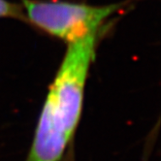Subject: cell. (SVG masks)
Instances as JSON below:
<instances>
[{
    "mask_svg": "<svg viewBox=\"0 0 161 161\" xmlns=\"http://www.w3.org/2000/svg\"><path fill=\"white\" fill-rule=\"evenodd\" d=\"M101 34L67 44L46 96L25 161H60L82 116L85 87Z\"/></svg>",
    "mask_w": 161,
    "mask_h": 161,
    "instance_id": "obj_1",
    "label": "cell"
},
{
    "mask_svg": "<svg viewBox=\"0 0 161 161\" xmlns=\"http://www.w3.org/2000/svg\"><path fill=\"white\" fill-rule=\"evenodd\" d=\"M122 5L114 3L92 6L65 1L22 0L26 19L67 44L93 34H101L108 19Z\"/></svg>",
    "mask_w": 161,
    "mask_h": 161,
    "instance_id": "obj_2",
    "label": "cell"
},
{
    "mask_svg": "<svg viewBox=\"0 0 161 161\" xmlns=\"http://www.w3.org/2000/svg\"><path fill=\"white\" fill-rule=\"evenodd\" d=\"M0 18L26 19L22 6L8 0H0Z\"/></svg>",
    "mask_w": 161,
    "mask_h": 161,
    "instance_id": "obj_3",
    "label": "cell"
}]
</instances>
